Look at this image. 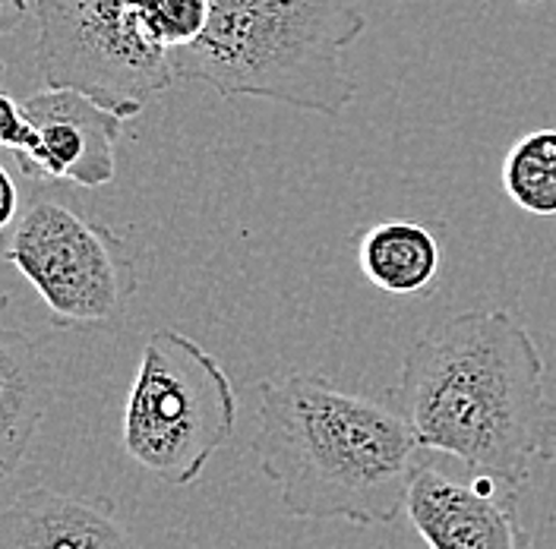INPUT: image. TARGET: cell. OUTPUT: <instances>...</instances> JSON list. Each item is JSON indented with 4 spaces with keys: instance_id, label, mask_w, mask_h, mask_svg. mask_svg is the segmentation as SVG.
<instances>
[{
    "instance_id": "6da1fadb",
    "label": "cell",
    "mask_w": 556,
    "mask_h": 549,
    "mask_svg": "<svg viewBox=\"0 0 556 549\" xmlns=\"http://www.w3.org/2000/svg\"><path fill=\"white\" fill-rule=\"evenodd\" d=\"M389 401L427 451L513 493L556 458L544 357L516 309H465L420 335Z\"/></svg>"
},
{
    "instance_id": "7a4b0ae2",
    "label": "cell",
    "mask_w": 556,
    "mask_h": 549,
    "mask_svg": "<svg viewBox=\"0 0 556 549\" xmlns=\"http://www.w3.org/2000/svg\"><path fill=\"white\" fill-rule=\"evenodd\" d=\"M253 388L250 448L288 515L380 527L408 509L427 448L392 401L298 370Z\"/></svg>"
},
{
    "instance_id": "3957f363",
    "label": "cell",
    "mask_w": 556,
    "mask_h": 549,
    "mask_svg": "<svg viewBox=\"0 0 556 549\" xmlns=\"http://www.w3.org/2000/svg\"><path fill=\"white\" fill-rule=\"evenodd\" d=\"M364 29L361 0H212L206 33L172 54L174 79L339 117L357 95L345 51Z\"/></svg>"
},
{
    "instance_id": "277c9868",
    "label": "cell",
    "mask_w": 556,
    "mask_h": 549,
    "mask_svg": "<svg viewBox=\"0 0 556 549\" xmlns=\"http://www.w3.org/2000/svg\"><path fill=\"white\" fill-rule=\"evenodd\" d=\"M235 426L238 392L222 360L177 329H155L124 401L121 443L130 461L168 486H193Z\"/></svg>"
},
{
    "instance_id": "5b68a950",
    "label": "cell",
    "mask_w": 556,
    "mask_h": 549,
    "mask_svg": "<svg viewBox=\"0 0 556 549\" xmlns=\"http://www.w3.org/2000/svg\"><path fill=\"white\" fill-rule=\"evenodd\" d=\"M35 64L45 89H70L137 117L174 82L172 51L142 26L137 0H35Z\"/></svg>"
},
{
    "instance_id": "8992f818",
    "label": "cell",
    "mask_w": 556,
    "mask_h": 549,
    "mask_svg": "<svg viewBox=\"0 0 556 549\" xmlns=\"http://www.w3.org/2000/svg\"><path fill=\"white\" fill-rule=\"evenodd\" d=\"M3 259L33 284L54 329L114 325L137 297L127 241L64 203L26 208L7 234Z\"/></svg>"
},
{
    "instance_id": "52a82bcc",
    "label": "cell",
    "mask_w": 556,
    "mask_h": 549,
    "mask_svg": "<svg viewBox=\"0 0 556 549\" xmlns=\"http://www.w3.org/2000/svg\"><path fill=\"white\" fill-rule=\"evenodd\" d=\"M23 114L35 130L33 149L16 155L26 177L67 180L86 190L114 180V149L124 133V117L70 89L35 92L23 102Z\"/></svg>"
},
{
    "instance_id": "ba28073f",
    "label": "cell",
    "mask_w": 556,
    "mask_h": 549,
    "mask_svg": "<svg viewBox=\"0 0 556 549\" xmlns=\"http://www.w3.org/2000/svg\"><path fill=\"white\" fill-rule=\"evenodd\" d=\"M516 496L486 477L465 483L424 464L408 493V518L430 549H525Z\"/></svg>"
},
{
    "instance_id": "9c48e42d",
    "label": "cell",
    "mask_w": 556,
    "mask_h": 549,
    "mask_svg": "<svg viewBox=\"0 0 556 549\" xmlns=\"http://www.w3.org/2000/svg\"><path fill=\"white\" fill-rule=\"evenodd\" d=\"M0 549H137V540L111 499L35 486L0 509Z\"/></svg>"
},
{
    "instance_id": "30bf717a",
    "label": "cell",
    "mask_w": 556,
    "mask_h": 549,
    "mask_svg": "<svg viewBox=\"0 0 556 549\" xmlns=\"http://www.w3.org/2000/svg\"><path fill=\"white\" fill-rule=\"evenodd\" d=\"M54 401V376L38 344L0 322V483L13 477L33 448Z\"/></svg>"
},
{
    "instance_id": "8fae6325",
    "label": "cell",
    "mask_w": 556,
    "mask_h": 549,
    "mask_svg": "<svg viewBox=\"0 0 556 549\" xmlns=\"http://www.w3.org/2000/svg\"><path fill=\"white\" fill-rule=\"evenodd\" d=\"M357 269L386 294L430 297L443 272V250L417 221H380L357 231Z\"/></svg>"
},
{
    "instance_id": "7c38bea8",
    "label": "cell",
    "mask_w": 556,
    "mask_h": 549,
    "mask_svg": "<svg viewBox=\"0 0 556 549\" xmlns=\"http://www.w3.org/2000/svg\"><path fill=\"white\" fill-rule=\"evenodd\" d=\"M503 190L528 215L556 218V127L531 130L503 158Z\"/></svg>"
},
{
    "instance_id": "4fadbf2b",
    "label": "cell",
    "mask_w": 556,
    "mask_h": 549,
    "mask_svg": "<svg viewBox=\"0 0 556 549\" xmlns=\"http://www.w3.org/2000/svg\"><path fill=\"white\" fill-rule=\"evenodd\" d=\"M137 10L149 35L174 54L206 33L212 0H137Z\"/></svg>"
},
{
    "instance_id": "5bb4252c",
    "label": "cell",
    "mask_w": 556,
    "mask_h": 549,
    "mask_svg": "<svg viewBox=\"0 0 556 549\" xmlns=\"http://www.w3.org/2000/svg\"><path fill=\"white\" fill-rule=\"evenodd\" d=\"M35 145L33 124L23 114V104L0 92V149H10L13 155H23Z\"/></svg>"
},
{
    "instance_id": "9a60e30c",
    "label": "cell",
    "mask_w": 556,
    "mask_h": 549,
    "mask_svg": "<svg viewBox=\"0 0 556 549\" xmlns=\"http://www.w3.org/2000/svg\"><path fill=\"white\" fill-rule=\"evenodd\" d=\"M20 215H23V212H20V190H16L10 171L0 165V234L10 231V228L16 225Z\"/></svg>"
},
{
    "instance_id": "2e32d148",
    "label": "cell",
    "mask_w": 556,
    "mask_h": 549,
    "mask_svg": "<svg viewBox=\"0 0 556 549\" xmlns=\"http://www.w3.org/2000/svg\"><path fill=\"white\" fill-rule=\"evenodd\" d=\"M29 13V0H0V38L23 26Z\"/></svg>"
},
{
    "instance_id": "e0dca14e",
    "label": "cell",
    "mask_w": 556,
    "mask_h": 549,
    "mask_svg": "<svg viewBox=\"0 0 556 549\" xmlns=\"http://www.w3.org/2000/svg\"><path fill=\"white\" fill-rule=\"evenodd\" d=\"M7 301H10V294H7V288H3V281H0V309L7 307Z\"/></svg>"
},
{
    "instance_id": "ac0fdd59",
    "label": "cell",
    "mask_w": 556,
    "mask_h": 549,
    "mask_svg": "<svg viewBox=\"0 0 556 549\" xmlns=\"http://www.w3.org/2000/svg\"><path fill=\"white\" fill-rule=\"evenodd\" d=\"M513 3H531V0H513Z\"/></svg>"
},
{
    "instance_id": "d6986e66",
    "label": "cell",
    "mask_w": 556,
    "mask_h": 549,
    "mask_svg": "<svg viewBox=\"0 0 556 549\" xmlns=\"http://www.w3.org/2000/svg\"><path fill=\"white\" fill-rule=\"evenodd\" d=\"M0 79H3V64H0Z\"/></svg>"
}]
</instances>
